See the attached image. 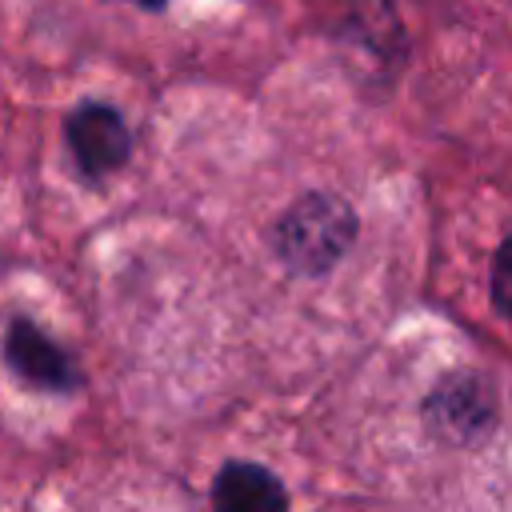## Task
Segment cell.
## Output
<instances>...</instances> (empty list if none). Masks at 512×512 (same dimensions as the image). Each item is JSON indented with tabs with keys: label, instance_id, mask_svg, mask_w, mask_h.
<instances>
[{
	"label": "cell",
	"instance_id": "cell-1",
	"mask_svg": "<svg viewBox=\"0 0 512 512\" xmlns=\"http://www.w3.org/2000/svg\"><path fill=\"white\" fill-rule=\"evenodd\" d=\"M356 236V216L344 200L336 196H304L296 200L280 224H276V252L288 268L304 272V276H316V272H328L352 244Z\"/></svg>",
	"mask_w": 512,
	"mask_h": 512
},
{
	"label": "cell",
	"instance_id": "cell-2",
	"mask_svg": "<svg viewBox=\"0 0 512 512\" xmlns=\"http://www.w3.org/2000/svg\"><path fill=\"white\" fill-rule=\"evenodd\" d=\"M68 144L84 176H108L132 152V136L124 120L108 104H80L68 116Z\"/></svg>",
	"mask_w": 512,
	"mask_h": 512
},
{
	"label": "cell",
	"instance_id": "cell-3",
	"mask_svg": "<svg viewBox=\"0 0 512 512\" xmlns=\"http://www.w3.org/2000/svg\"><path fill=\"white\" fill-rule=\"evenodd\" d=\"M4 356H8V368L32 384V388H44V392H72L76 388V364L72 356L52 344L32 320H12L8 324V336H4Z\"/></svg>",
	"mask_w": 512,
	"mask_h": 512
},
{
	"label": "cell",
	"instance_id": "cell-4",
	"mask_svg": "<svg viewBox=\"0 0 512 512\" xmlns=\"http://www.w3.org/2000/svg\"><path fill=\"white\" fill-rule=\"evenodd\" d=\"M212 508L216 512H288V496L268 468L232 460L212 480Z\"/></svg>",
	"mask_w": 512,
	"mask_h": 512
},
{
	"label": "cell",
	"instance_id": "cell-5",
	"mask_svg": "<svg viewBox=\"0 0 512 512\" xmlns=\"http://www.w3.org/2000/svg\"><path fill=\"white\" fill-rule=\"evenodd\" d=\"M488 416H492V400H488L484 384L472 380V376H452V380H444V384L432 392V400H428V424H432L440 436H452V440L484 432Z\"/></svg>",
	"mask_w": 512,
	"mask_h": 512
},
{
	"label": "cell",
	"instance_id": "cell-6",
	"mask_svg": "<svg viewBox=\"0 0 512 512\" xmlns=\"http://www.w3.org/2000/svg\"><path fill=\"white\" fill-rule=\"evenodd\" d=\"M492 292H496V304L504 316H512V240L500 248L496 256V280H492Z\"/></svg>",
	"mask_w": 512,
	"mask_h": 512
},
{
	"label": "cell",
	"instance_id": "cell-7",
	"mask_svg": "<svg viewBox=\"0 0 512 512\" xmlns=\"http://www.w3.org/2000/svg\"><path fill=\"white\" fill-rule=\"evenodd\" d=\"M132 4H140V8H164L168 0H132Z\"/></svg>",
	"mask_w": 512,
	"mask_h": 512
}]
</instances>
